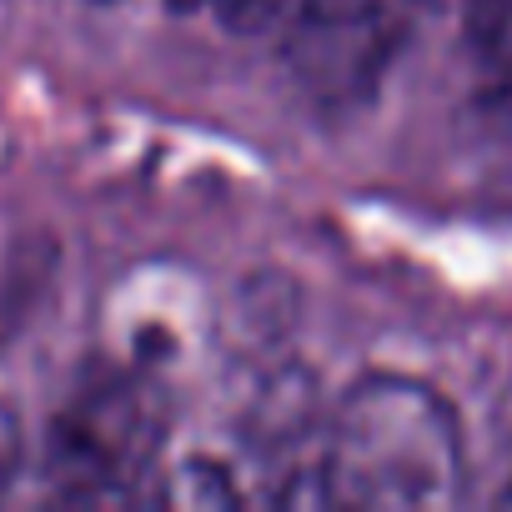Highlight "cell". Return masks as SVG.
Returning a JSON list of instances; mask_svg holds the SVG:
<instances>
[{
  "label": "cell",
  "instance_id": "obj_1",
  "mask_svg": "<svg viewBox=\"0 0 512 512\" xmlns=\"http://www.w3.org/2000/svg\"><path fill=\"white\" fill-rule=\"evenodd\" d=\"M312 502L357 512H437L467 492L452 402L402 372L357 377L317 432Z\"/></svg>",
  "mask_w": 512,
  "mask_h": 512
},
{
  "label": "cell",
  "instance_id": "obj_2",
  "mask_svg": "<svg viewBox=\"0 0 512 512\" xmlns=\"http://www.w3.org/2000/svg\"><path fill=\"white\" fill-rule=\"evenodd\" d=\"M156 442V387L136 367H101L56 412L46 432V472L66 502H121L151 472Z\"/></svg>",
  "mask_w": 512,
  "mask_h": 512
},
{
  "label": "cell",
  "instance_id": "obj_3",
  "mask_svg": "<svg viewBox=\"0 0 512 512\" xmlns=\"http://www.w3.org/2000/svg\"><path fill=\"white\" fill-rule=\"evenodd\" d=\"M432 6L437 0H292L287 61L317 101H362L407 51Z\"/></svg>",
  "mask_w": 512,
  "mask_h": 512
},
{
  "label": "cell",
  "instance_id": "obj_4",
  "mask_svg": "<svg viewBox=\"0 0 512 512\" xmlns=\"http://www.w3.org/2000/svg\"><path fill=\"white\" fill-rule=\"evenodd\" d=\"M467 41L487 76L512 81V0H467Z\"/></svg>",
  "mask_w": 512,
  "mask_h": 512
},
{
  "label": "cell",
  "instance_id": "obj_5",
  "mask_svg": "<svg viewBox=\"0 0 512 512\" xmlns=\"http://www.w3.org/2000/svg\"><path fill=\"white\" fill-rule=\"evenodd\" d=\"M201 6H211L236 31H267L272 21H287L292 0H201Z\"/></svg>",
  "mask_w": 512,
  "mask_h": 512
},
{
  "label": "cell",
  "instance_id": "obj_6",
  "mask_svg": "<svg viewBox=\"0 0 512 512\" xmlns=\"http://www.w3.org/2000/svg\"><path fill=\"white\" fill-rule=\"evenodd\" d=\"M21 457H26V432H21L16 412L0 402V497H6L11 482L21 477Z\"/></svg>",
  "mask_w": 512,
  "mask_h": 512
}]
</instances>
